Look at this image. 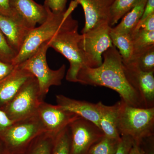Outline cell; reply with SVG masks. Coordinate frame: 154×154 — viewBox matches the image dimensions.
Instances as JSON below:
<instances>
[{"label":"cell","mask_w":154,"mask_h":154,"mask_svg":"<svg viewBox=\"0 0 154 154\" xmlns=\"http://www.w3.org/2000/svg\"><path fill=\"white\" fill-rule=\"evenodd\" d=\"M104 61L96 68L84 67L77 75L78 82L83 85L110 88L119 94L127 105L146 108L141 97L129 82L122 63V59L113 45L102 54Z\"/></svg>","instance_id":"cell-1"},{"label":"cell","mask_w":154,"mask_h":154,"mask_svg":"<svg viewBox=\"0 0 154 154\" xmlns=\"http://www.w3.org/2000/svg\"><path fill=\"white\" fill-rule=\"evenodd\" d=\"M78 5L74 0L64 12L57 14L46 8L48 17L45 22L30 30L12 64L17 66L22 63L33 55L42 45L49 41L60 30L78 24V21L72 16V13Z\"/></svg>","instance_id":"cell-2"},{"label":"cell","mask_w":154,"mask_h":154,"mask_svg":"<svg viewBox=\"0 0 154 154\" xmlns=\"http://www.w3.org/2000/svg\"><path fill=\"white\" fill-rule=\"evenodd\" d=\"M117 131L121 136L132 138L139 143L154 134V107L141 108L127 105L119 101Z\"/></svg>","instance_id":"cell-3"},{"label":"cell","mask_w":154,"mask_h":154,"mask_svg":"<svg viewBox=\"0 0 154 154\" xmlns=\"http://www.w3.org/2000/svg\"><path fill=\"white\" fill-rule=\"evenodd\" d=\"M49 48L48 41L46 42L42 45L33 55L17 65L29 72L37 79L39 95L43 100L51 86L61 85L66 69L64 64L58 69L50 68L46 59V53Z\"/></svg>","instance_id":"cell-4"},{"label":"cell","mask_w":154,"mask_h":154,"mask_svg":"<svg viewBox=\"0 0 154 154\" xmlns=\"http://www.w3.org/2000/svg\"><path fill=\"white\" fill-rule=\"evenodd\" d=\"M46 132L37 114L14 122L1 135L8 154H24L34 139Z\"/></svg>","instance_id":"cell-5"},{"label":"cell","mask_w":154,"mask_h":154,"mask_svg":"<svg viewBox=\"0 0 154 154\" xmlns=\"http://www.w3.org/2000/svg\"><path fill=\"white\" fill-rule=\"evenodd\" d=\"M78 24L60 30L48 41L49 48L64 56L69 63L66 79L78 82L77 75L80 70L85 67L82 51L79 46L81 34L78 32Z\"/></svg>","instance_id":"cell-6"},{"label":"cell","mask_w":154,"mask_h":154,"mask_svg":"<svg viewBox=\"0 0 154 154\" xmlns=\"http://www.w3.org/2000/svg\"><path fill=\"white\" fill-rule=\"evenodd\" d=\"M42 101L38 81L33 76L23 84L16 96L2 109L14 122L36 115Z\"/></svg>","instance_id":"cell-7"},{"label":"cell","mask_w":154,"mask_h":154,"mask_svg":"<svg viewBox=\"0 0 154 154\" xmlns=\"http://www.w3.org/2000/svg\"><path fill=\"white\" fill-rule=\"evenodd\" d=\"M112 27L103 24L81 34L79 46L85 67L96 68L102 63V54L113 46L110 33Z\"/></svg>","instance_id":"cell-8"},{"label":"cell","mask_w":154,"mask_h":154,"mask_svg":"<svg viewBox=\"0 0 154 154\" xmlns=\"http://www.w3.org/2000/svg\"><path fill=\"white\" fill-rule=\"evenodd\" d=\"M70 135L69 154H88L92 146L105 136L92 122L80 117L69 125Z\"/></svg>","instance_id":"cell-9"},{"label":"cell","mask_w":154,"mask_h":154,"mask_svg":"<svg viewBox=\"0 0 154 154\" xmlns=\"http://www.w3.org/2000/svg\"><path fill=\"white\" fill-rule=\"evenodd\" d=\"M37 115L46 132L55 137L69 125L80 116L64 110L58 105L44 102L40 103Z\"/></svg>","instance_id":"cell-10"},{"label":"cell","mask_w":154,"mask_h":154,"mask_svg":"<svg viewBox=\"0 0 154 154\" xmlns=\"http://www.w3.org/2000/svg\"><path fill=\"white\" fill-rule=\"evenodd\" d=\"M122 63L128 79L140 95L146 108L154 107V72L142 71L131 62Z\"/></svg>","instance_id":"cell-11"},{"label":"cell","mask_w":154,"mask_h":154,"mask_svg":"<svg viewBox=\"0 0 154 154\" xmlns=\"http://www.w3.org/2000/svg\"><path fill=\"white\" fill-rule=\"evenodd\" d=\"M75 1L81 5L85 14V22L82 34L103 24L110 26V12L115 0Z\"/></svg>","instance_id":"cell-12"},{"label":"cell","mask_w":154,"mask_h":154,"mask_svg":"<svg viewBox=\"0 0 154 154\" xmlns=\"http://www.w3.org/2000/svg\"><path fill=\"white\" fill-rule=\"evenodd\" d=\"M11 6L14 18L31 30L47 19V8L33 0H11Z\"/></svg>","instance_id":"cell-13"},{"label":"cell","mask_w":154,"mask_h":154,"mask_svg":"<svg viewBox=\"0 0 154 154\" xmlns=\"http://www.w3.org/2000/svg\"><path fill=\"white\" fill-rule=\"evenodd\" d=\"M56 99L57 105L61 108L92 122L100 128L98 102L94 104L87 101L75 100L63 95H56Z\"/></svg>","instance_id":"cell-14"},{"label":"cell","mask_w":154,"mask_h":154,"mask_svg":"<svg viewBox=\"0 0 154 154\" xmlns=\"http://www.w3.org/2000/svg\"><path fill=\"white\" fill-rule=\"evenodd\" d=\"M33 76L29 72L16 66L11 74L0 82V108L8 104L23 84Z\"/></svg>","instance_id":"cell-15"},{"label":"cell","mask_w":154,"mask_h":154,"mask_svg":"<svg viewBox=\"0 0 154 154\" xmlns=\"http://www.w3.org/2000/svg\"><path fill=\"white\" fill-rule=\"evenodd\" d=\"M0 30L17 54L31 30L19 20L0 14Z\"/></svg>","instance_id":"cell-16"},{"label":"cell","mask_w":154,"mask_h":154,"mask_svg":"<svg viewBox=\"0 0 154 154\" xmlns=\"http://www.w3.org/2000/svg\"><path fill=\"white\" fill-rule=\"evenodd\" d=\"M99 110V126L107 137L120 140L117 131V122L119 101L114 105L107 106L98 102Z\"/></svg>","instance_id":"cell-17"},{"label":"cell","mask_w":154,"mask_h":154,"mask_svg":"<svg viewBox=\"0 0 154 154\" xmlns=\"http://www.w3.org/2000/svg\"><path fill=\"white\" fill-rule=\"evenodd\" d=\"M147 0H141L122 18L121 22L112 30L117 33L131 34L141 18Z\"/></svg>","instance_id":"cell-18"},{"label":"cell","mask_w":154,"mask_h":154,"mask_svg":"<svg viewBox=\"0 0 154 154\" xmlns=\"http://www.w3.org/2000/svg\"><path fill=\"white\" fill-rule=\"evenodd\" d=\"M110 37L113 45L119 49L122 62H128L134 53V46L131 34L116 32L111 28Z\"/></svg>","instance_id":"cell-19"},{"label":"cell","mask_w":154,"mask_h":154,"mask_svg":"<svg viewBox=\"0 0 154 154\" xmlns=\"http://www.w3.org/2000/svg\"><path fill=\"white\" fill-rule=\"evenodd\" d=\"M128 62L134 63L142 71L154 72V45L134 52Z\"/></svg>","instance_id":"cell-20"},{"label":"cell","mask_w":154,"mask_h":154,"mask_svg":"<svg viewBox=\"0 0 154 154\" xmlns=\"http://www.w3.org/2000/svg\"><path fill=\"white\" fill-rule=\"evenodd\" d=\"M54 137L44 132L32 142L24 154H51Z\"/></svg>","instance_id":"cell-21"},{"label":"cell","mask_w":154,"mask_h":154,"mask_svg":"<svg viewBox=\"0 0 154 154\" xmlns=\"http://www.w3.org/2000/svg\"><path fill=\"white\" fill-rule=\"evenodd\" d=\"M141 0H115L110 12V26L118 23V21L129 12Z\"/></svg>","instance_id":"cell-22"},{"label":"cell","mask_w":154,"mask_h":154,"mask_svg":"<svg viewBox=\"0 0 154 154\" xmlns=\"http://www.w3.org/2000/svg\"><path fill=\"white\" fill-rule=\"evenodd\" d=\"M131 36L134 52L154 45V31H147L140 28L134 30Z\"/></svg>","instance_id":"cell-23"},{"label":"cell","mask_w":154,"mask_h":154,"mask_svg":"<svg viewBox=\"0 0 154 154\" xmlns=\"http://www.w3.org/2000/svg\"><path fill=\"white\" fill-rule=\"evenodd\" d=\"M120 139H116L105 135L92 146L88 154H115Z\"/></svg>","instance_id":"cell-24"},{"label":"cell","mask_w":154,"mask_h":154,"mask_svg":"<svg viewBox=\"0 0 154 154\" xmlns=\"http://www.w3.org/2000/svg\"><path fill=\"white\" fill-rule=\"evenodd\" d=\"M70 135L69 126L54 137L51 154H69Z\"/></svg>","instance_id":"cell-25"},{"label":"cell","mask_w":154,"mask_h":154,"mask_svg":"<svg viewBox=\"0 0 154 154\" xmlns=\"http://www.w3.org/2000/svg\"><path fill=\"white\" fill-rule=\"evenodd\" d=\"M17 53L11 48L3 33L0 30V60L12 63Z\"/></svg>","instance_id":"cell-26"},{"label":"cell","mask_w":154,"mask_h":154,"mask_svg":"<svg viewBox=\"0 0 154 154\" xmlns=\"http://www.w3.org/2000/svg\"><path fill=\"white\" fill-rule=\"evenodd\" d=\"M67 0H45L44 5L53 13H61L66 10Z\"/></svg>","instance_id":"cell-27"},{"label":"cell","mask_w":154,"mask_h":154,"mask_svg":"<svg viewBox=\"0 0 154 154\" xmlns=\"http://www.w3.org/2000/svg\"><path fill=\"white\" fill-rule=\"evenodd\" d=\"M133 139L128 136H121L118 149L115 154H129L133 144Z\"/></svg>","instance_id":"cell-28"},{"label":"cell","mask_w":154,"mask_h":154,"mask_svg":"<svg viewBox=\"0 0 154 154\" xmlns=\"http://www.w3.org/2000/svg\"><path fill=\"white\" fill-rule=\"evenodd\" d=\"M138 144L143 154H154V136L144 139Z\"/></svg>","instance_id":"cell-29"},{"label":"cell","mask_w":154,"mask_h":154,"mask_svg":"<svg viewBox=\"0 0 154 154\" xmlns=\"http://www.w3.org/2000/svg\"><path fill=\"white\" fill-rule=\"evenodd\" d=\"M16 66L0 60V82L11 74Z\"/></svg>","instance_id":"cell-30"},{"label":"cell","mask_w":154,"mask_h":154,"mask_svg":"<svg viewBox=\"0 0 154 154\" xmlns=\"http://www.w3.org/2000/svg\"><path fill=\"white\" fill-rule=\"evenodd\" d=\"M140 28L147 31H154V14L149 16L143 21L138 24L134 30Z\"/></svg>","instance_id":"cell-31"},{"label":"cell","mask_w":154,"mask_h":154,"mask_svg":"<svg viewBox=\"0 0 154 154\" xmlns=\"http://www.w3.org/2000/svg\"><path fill=\"white\" fill-rule=\"evenodd\" d=\"M0 14L14 18L11 6V0H0Z\"/></svg>","instance_id":"cell-32"},{"label":"cell","mask_w":154,"mask_h":154,"mask_svg":"<svg viewBox=\"0 0 154 154\" xmlns=\"http://www.w3.org/2000/svg\"><path fill=\"white\" fill-rule=\"evenodd\" d=\"M14 122L9 119L5 113L0 108V136Z\"/></svg>","instance_id":"cell-33"},{"label":"cell","mask_w":154,"mask_h":154,"mask_svg":"<svg viewBox=\"0 0 154 154\" xmlns=\"http://www.w3.org/2000/svg\"><path fill=\"white\" fill-rule=\"evenodd\" d=\"M153 14H154V0H147L143 14L138 24L140 23L146 18Z\"/></svg>","instance_id":"cell-34"},{"label":"cell","mask_w":154,"mask_h":154,"mask_svg":"<svg viewBox=\"0 0 154 154\" xmlns=\"http://www.w3.org/2000/svg\"><path fill=\"white\" fill-rule=\"evenodd\" d=\"M129 154H143V153L140 145L134 141L133 144L130 150Z\"/></svg>","instance_id":"cell-35"},{"label":"cell","mask_w":154,"mask_h":154,"mask_svg":"<svg viewBox=\"0 0 154 154\" xmlns=\"http://www.w3.org/2000/svg\"><path fill=\"white\" fill-rule=\"evenodd\" d=\"M0 154H8L5 144L3 142L0 136Z\"/></svg>","instance_id":"cell-36"}]
</instances>
